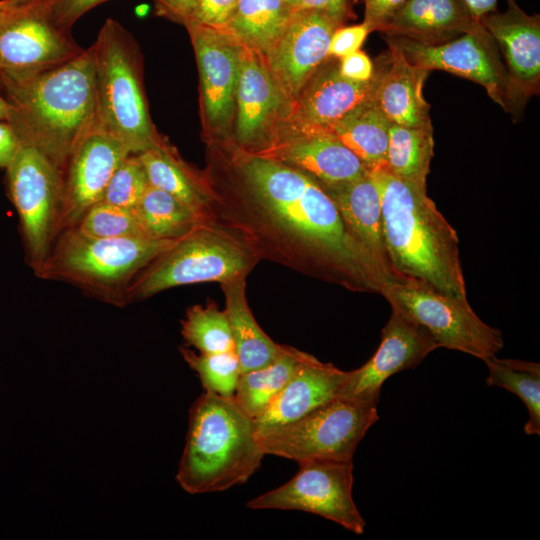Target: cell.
Listing matches in <instances>:
<instances>
[{
    "label": "cell",
    "instance_id": "1",
    "mask_svg": "<svg viewBox=\"0 0 540 540\" xmlns=\"http://www.w3.org/2000/svg\"><path fill=\"white\" fill-rule=\"evenodd\" d=\"M232 165L241 190L215 193L214 222L259 257L351 291L379 293L390 279L353 237L310 175L240 148Z\"/></svg>",
    "mask_w": 540,
    "mask_h": 540
},
{
    "label": "cell",
    "instance_id": "2",
    "mask_svg": "<svg viewBox=\"0 0 540 540\" xmlns=\"http://www.w3.org/2000/svg\"><path fill=\"white\" fill-rule=\"evenodd\" d=\"M0 93L22 144L42 152L63 175L74 148L98 125L93 45L45 70L0 74Z\"/></svg>",
    "mask_w": 540,
    "mask_h": 540
},
{
    "label": "cell",
    "instance_id": "3",
    "mask_svg": "<svg viewBox=\"0 0 540 540\" xmlns=\"http://www.w3.org/2000/svg\"><path fill=\"white\" fill-rule=\"evenodd\" d=\"M368 171L380 195L384 240L394 273L451 297L467 298L458 235L426 189L384 168Z\"/></svg>",
    "mask_w": 540,
    "mask_h": 540
},
{
    "label": "cell",
    "instance_id": "4",
    "mask_svg": "<svg viewBox=\"0 0 540 540\" xmlns=\"http://www.w3.org/2000/svg\"><path fill=\"white\" fill-rule=\"evenodd\" d=\"M264 456L254 419L234 396L204 391L189 409L176 479L190 494L224 491L245 483Z\"/></svg>",
    "mask_w": 540,
    "mask_h": 540
},
{
    "label": "cell",
    "instance_id": "5",
    "mask_svg": "<svg viewBox=\"0 0 540 540\" xmlns=\"http://www.w3.org/2000/svg\"><path fill=\"white\" fill-rule=\"evenodd\" d=\"M175 241L94 238L71 227L58 234L35 274L73 284L108 302L125 304L124 294L133 279Z\"/></svg>",
    "mask_w": 540,
    "mask_h": 540
},
{
    "label": "cell",
    "instance_id": "6",
    "mask_svg": "<svg viewBox=\"0 0 540 540\" xmlns=\"http://www.w3.org/2000/svg\"><path fill=\"white\" fill-rule=\"evenodd\" d=\"M98 126L116 137L131 154L160 144L150 119L142 85L141 59L128 31L106 19L93 44Z\"/></svg>",
    "mask_w": 540,
    "mask_h": 540
},
{
    "label": "cell",
    "instance_id": "7",
    "mask_svg": "<svg viewBox=\"0 0 540 540\" xmlns=\"http://www.w3.org/2000/svg\"><path fill=\"white\" fill-rule=\"evenodd\" d=\"M240 238L214 221L179 238L133 279L124 301H141L170 288L203 282L222 283L247 276L259 261Z\"/></svg>",
    "mask_w": 540,
    "mask_h": 540
},
{
    "label": "cell",
    "instance_id": "8",
    "mask_svg": "<svg viewBox=\"0 0 540 540\" xmlns=\"http://www.w3.org/2000/svg\"><path fill=\"white\" fill-rule=\"evenodd\" d=\"M379 419L377 405L336 397L302 417L256 429L265 455L296 461H351L368 429Z\"/></svg>",
    "mask_w": 540,
    "mask_h": 540
},
{
    "label": "cell",
    "instance_id": "9",
    "mask_svg": "<svg viewBox=\"0 0 540 540\" xmlns=\"http://www.w3.org/2000/svg\"><path fill=\"white\" fill-rule=\"evenodd\" d=\"M380 294L392 309L426 328L440 347L485 360L504 346L501 331L483 322L467 298L451 297L408 278L387 281Z\"/></svg>",
    "mask_w": 540,
    "mask_h": 540
},
{
    "label": "cell",
    "instance_id": "10",
    "mask_svg": "<svg viewBox=\"0 0 540 540\" xmlns=\"http://www.w3.org/2000/svg\"><path fill=\"white\" fill-rule=\"evenodd\" d=\"M5 170L26 261L36 273L59 234L62 173L42 152L28 144L21 145Z\"/></svg>",
    "mask_w": 540,
    "mask_h": 540
},
{
    "label": "cell",
    "instance_id": "11",
    "mask_svg": "<svg viewBox=\"0 0 540 540\" xmlns=\"http://www.w3.org/2000/svg\"><path fill=\"white\" fill-rule=\"evenodd\" d=\"M389 37V36H387ZM413 64L473 81L502 109L519 117L526 101L514 86L494 39L479 22L461 36L438 45L390 37Z\"/></svg>",
    "mask_w": 540,
    "mask_h": 540
},
{
    "label": "cell",
    "instance_id": "12",
    "mask_svg": "<svg viewBox=\"0 0 540 540\" xmlns=\"http://www.w3.org/2000/svg\"><path fill=\"white\" fill-rule=\"evenodd\" d=\"M353 481L352 460L304 462L288 482L251 499L247 507L313 513L361 535L365 521L353 500Z\"/></svg>",
    "mask_w": 540,
    "mask_h": 540
},
{
    "label": "cell",
    "instance_id": "13",
    "mask_svg": "<svg viewBox=\"0 0 540 540\" xmlns=\"http://www.w3.org/2000/svg\"><path fill=\"white\" fill-rule=\"evenodd\" d=\"M83 50L52 22L40 1L15 8L0 4V74L45 70Z\"/></svg>",
    "mask_w": 540,
    "mask_h": 540
},
{
    "label": "cell",
    "instance_id": "14",
    "mask_svg": "<svg viewBox=\"0 0 540 540\" xmlns=\"http://www.w3.org/2000/svg\"><path fill=\"white\" fill-rule=\"evenodd\" d=\"M344 21L324 11H295L277 41L263 56L291 106L313 74L330 58L331 36Z\"/></svg>",
    "mask_w": 540,
    "mask_h": 540
},
{
    "label": "cell",
    "instance_id": "15",
    "mask_svg": "<svg viewBox=\"0 0 540 540\" xmlns=\"http://www.w3.org/2000/svg\"><path fill=\"white\" fill-rule=\"evenodd\" d=\"M439 347L426 328L392 309L381 331L378 349L364 365L348 371L338 397L377 405L386 379L397 372L415 368Z\"/></svg>",
    "mask_w": 540,
    "mask_h": 540
},
{
    "label": "cell",
    "instance_id": "16",
    "mask_svg": "<svg viewBox=\"0 0 540 540\" xmlns=\"http://www.w3.org/2000/svg\"><path fill=\"white\" fill-rule=\"evenodd\" d=\"M185 26L196 54L207 123L214 134L226 137L234 124L243 46L225 29Z\"/></svg>",
    "mask_w": 540,
    "mask_h": 540
},
{
    "label": "cell",
    "instance_id": "17",
    "mask_svg": "<svg viewBox=\"0 0 540 540\" xmlns=\"http://www.w3.org/2000/svg\"><path fill=\"white\" fill-rule=\"evenodd\" d=\"M130 154L116 137L98 125L84 136L62 175L59 233L74 227L91 206L102 201L110 178Z\"/></svg>",
    "mask_w": 540,
    "mask_h": 540
},
{
    "label": "cell",
    "instance_id": "18",
    "mask_svg": "<svg viewBox=\"0 0 540 540\" xmlns=\"http://www.w3.org/2000/svg\"><path fill=\"white\" fill-rule=\"evenodd\" d=\"M290 111L263 55L243 46L233 126L238 148L255 152L265 146Z\"/></svg>",
    "mask_w": 540,
    "mask_h": 540
},
{
    "label": "cell",
    "instance_id": "19",
    "mask_svg": "<svg viewBox=\"0 0 540 540\" xmlns=\"http://www.w3.org/2000/svg\"><path fill=\"white\" fill-rule=\"evenodd\" d=\"M249 153L298 169L322 184L351 181L368 172L327 128L280 126L265 146Z\"/></svg>",
    "mask_w": 540,
    "mask_h": 540
},
{
    "label": "cell",
    "instance_id": "20",
    "mask_svg": "<svg viewBox=\"0 0 540 540\" xmlns=\"http://www.w3.org/2000/svg\"><path fill=\"white\" fill-rule=\"evenodd\" d=\"M376 83V69L369 81H353L340 74L339 62L326 60L304 86L281 126L328 128L359 104L373 99Z\"/></svg>",
    "mask_w": 540,
    "mask_h": 540
},
{
    "label": "cell",
    "instance_id": "21",
    "mask_svg": "<svg viewBox=\"0 0 540 540\" xmlns=\"http://www.w3.org/2000/svg\"><path fill=\"white\" fill-rule=\"evenodd\" d=\"M480 23L494 39L506 70L527 102L540 89V16L529 15L516 0H507L504 12H492Z\"/></svg>",
    "mask_w": 540,
    "mask_h": 540
},
{
    "label": "cell",
    "instance_id": "22",
    "mask_svg": "<svg viewBox=\"0 0 540 540\" xmlns=\"http://www.w3.org/2000/svg\"><path fill=\"white\" fill-rule=\"evenodd\" d=\"M388 53L377 70L374 100L392 124L432 126L430 104L423 87L430 70L411 63L402 49L385 36Z\"/></svg>",
    "mask_w": 540,
    "mask_h": 540
},
{
    "label": "cell",
    "instance_id": "23",
    "mask_svg": "<svg viewBox=\"0 0 540 540\" xmlns=\"http://www.w3.org/2000/svg\"><path fill=\"white\" fill-rule=\"evenodd\" d=\"M319 185L335 204L353 237L373 257L386 276L390 280L402 279L394 273L388 258L380 195L369 171L351 181Z\"/></svg>",
    "mask_w": 540,
    "mask_h": 540
},
{
    "label": "cell",
    "instance_id": "24",
    "mask_svg": "<svg viewBox=\"0 0 540 540\" xmlns=\"http://www.w3.org/2000/svg\"><path fill=\"white\" fill-rule=\"evenodd\" d=\"M347 374L307 354L282 391L254 420L256 429L296 420L338 397Z\"/></svg>",
    "mask_w": 540,
    "mask_h": 540
},
{
    "label": "cell",
    "instance_id": "25",
    "mask_svg": "<svg viewBox=\"0 0 540 540\" xmlns=\"http://www.w3.org/2000/svg\"><path fill=\"white\" fill-rule=\"evenodd\" d=\"M479 22L463 0H407L382 33L438 45L470 31Z\"/></svg>",
    "mask_w": 540,
    "mask_h": 540
},
{
    "label": "cell",
    "instance_id": "26",
    "mask_svg": "<svg viewBox=\"0 0 540 540\" xmlns=\"http://www.w3.org/2000/svg\"><path fill=\"white\" fill-rule=\"evenodd\" d=\"M149 184L184 203L193 211L212 219L214 199L210 181L194 171L164 140L139 154Z\"/></svg>",
    "mask_w": 540,
    "mask_h": 540
},
{
    "label": "cell",
    "instance_id": "27",
    "mask_svg": "<svg viewBox=\"0 0 540 540\" xmlns=\"http://www.w3.org/2000/svg\"><path fill=\"white\" fill-rule=\"evenodd\" d=\"M246 277L220 283L241 373L268 365L282 349V345L262 330L252 314L246 296Z\"/></svg>",
    "mask_w": 540,
    "mask_h": 540
},
{
    "label": "cell",
    "instance_id": "28",
    "mask_svg": "<svg viewBox=\"0 0 540 540\" xmlns=\"http://www.w3.org/2000/svg\"><path fill=\"white\" fill-rule=\"evenodd\" d=\"M392 123L374 98L344 115L327 129L351 150L368 170L385 168Z\"/></svg>",
    "mask_w": 540,
    "mask_h": 540
},
{
    "label": "cell",
    "instance_id": "29",
    "mask_svg": "<svg viewBox=\"0 0 540 540\" xmlns=\"http://www.w3.org/2000/svg\"><path fill=\"white\" fill-rule=\"evenodd\" d=\"M292 13L286 0H238L225 30L242 46L264 56Z\"/></svg>",
    "mask_w": 540,
    "mask_h": 540
},
{
    "label": "cell",
    "instance_id": "30",
    "mask_svg": "<svg viewBox=\"0 0 540 540\" xmlns=\"http://www.w3.org/2000/svg\"><path fill=\"white\" fill-rule=\"evenodd\" d=\"M307 354L282 345L280 353L271 363L240 374L234 393L236 402L255 420L282 391Z\"/></svg>",
    "mask_w": 540,
    "mask_h": 540
},
{
    "label": "cell",
    "instance_id": "31",
    "mask_svg": "<svg viewBox=\"0 0 540 540\" xmlns=\"http://www.w3.org/2000/svg\"><path fill=\"white\" fill-rule=\"evenodd\" d=\"M434 156L433 127L392 124L389 129L386 169L395 177L426 189Z\"/></svg>",
    "mask_w": 540,
    "mask_h": 540
},
{
    "label": "cell",
    "instance_id": "32",
    "mask_svg": "<svg viewBox=\"0 0 540 540\" xmlns=\"http://www.w3.org/2000/svg\"><path fill=\"white\" fill-rule=\"evenodd\" d=\"M133 210L145 234L155 239L177 240L198 225L213 221L151 185Z\"/></svg>",
    "mask_w": 540,
    "mask_h": 540
},
{
    "label": "cell",
    "instance_id": "33",
    "mask_svg": "<svg viewBox=\"0 0 540 540\" xmlns=\"http://www.w3.org/2000/svg\"><path fill=\"white\" fill-rule=\"evenodd\" d=\"M488 367L486 383L517 395L528 410L524 426L527 435L540 434V365L518 359H499L496 355L483 360Z\"/></svg>",
    "mask_w": 540,
    "mask_h": 540
},
{
    "label": "cell",
    "instance_id": "34",
    "mask_svg": "<svg viewBox=\"0 0 540 540\" xmlns=\"http://www.w3.org/2000/svg\"><path fill=\"white\" fill-rule=\"evenodd\" d=\"M181 334L188 346L199 353L234 351V342L225 310L210 301L190 307L181 321Z\"/></svg>",
    "mask_w": 540,
    "mask_h": 540
},
{
    "label": "cell",
    "instance_id": "35",
    "mask_svg": "<svg viewBox=\"0 0 540 540\" xmlns=\"http://www.w3.org/2000/svg\"><path fill=\"white\" fill-rule=\"evenodd\" d=\"M181 355L201 381L204 391L233 397L241 374L234 351L223 353H195L188 347L180 348Z\"/></svg>",
    "mask_w": 540,
    "mask_h": 540
},
{
    "label": "cell",
    "instance_id": "36",
    "mask_svg": "<svg viewBox=\"0 0 540 540\" xmlns=\"http://www.w3.org/2000/svg\"><path fill=\"white\" fill-rule=\"evenodd\" d=\"M74 228L94 238L148 237L133 209L104 201L91 206Z\"/></svg>",
    "mask_w": 540,
    "mask_h": 540
},
{
    "label": "cell",
    "instance_id": "37",
    "mask_svg": "<svg viewBox=\"0 0 540 540\" xmlns=\"http://www.w3.org/2000/svg\"><path fill=\"white\" fill-rule=\"evenodd\" d=\"M149 185L145 169L137 154H130L110 178L102 201L133 209Z\"/></svg>",
    "mask_w": 540,
    "mask_h": 540
},
{
    "label": "cell",
    "instance_id": "38",
    "mask_svg": "<svg viewBox=\"0 0 540 540\" xmlns=\"http://www.w3.org/2000/svg\"><path fill=\"white\" fill-rule=\"evenodd\" d=\"M238 0H197V3L184 24H198L206 27L225 29Z\"/></svg>",
    "mask_w": 540,
    "mask_h": 540
},
{
    "label": "cell",
    "instance_id": "39",
    "mask_svg": "<svg viewBox=\"0 0 540 540\" xmlns=\"http://www.w3.org/2000/svg\"><path fill=\"white\" fill-rule=\"evenodd\" d=\"M45 8L52 22L64 31L86 12L107 0H38Z\"/></svg>",
    "mask_w": 540,
    "mask_h": 540
},
{
    "label": "cell",
    "instance_id": "40",
    "mask_svg": "<svg viewBox=\"0 0 540 540\" xmlns=\"http://www.w3.org/2000/svg\"><path fill=\"white\" fill-rule=\"evenodd\" d=\"M370 33L365 23L338 27L331 36L329 57L342 58L358 51Z\"/></svg>",
    "mask_w": 540,
    "mask_h": 540
},
{
    "label": "cell",
    "instance_id": "41",
    "mask_svg": "<svg viewBox=\"0 0 540 540\" xmlns=\"http://www.w3.org/2000/svg\"><path fill=\"white\" fill-rule=\"evenodd\" d=\"M407 0H364V21L370 32H383Z\"/></svg>",
    "mask_w": 540,
    "mask_h": 540
},
{
    "label": "cell",
    "instance_id": "42",
    "mask_svg": "<svg viewBox=\"0 0 540 540\" xmlns=\"http://www.w3.org/2000/svg\"><path fill=\"white\" fill-rule=\"evenodd\" d=\"M339 72L347 79L366 82L373 77L375 69L368 55L358 50L340 58Z\"/></svg>",
    "mask_w": 540,
    "mask_h": 540
},
{
    "label": "cell",
    "instance_id": "43",
    "mask_svg": "<svg viewBox=\"0 0 540 540\" xmlns=\"http://www.w3.org/2000/svg\"><path fill=\"white\" fill-rule=\"evenodd\" d=\"M292 12L300 10H319L346 19L348 0H286Z\"/></svg>",
    "mask_w": 540,
    "mask_h": 540
},
{
    "label": "cell",
    "instance_id": "44",
    "mask_svg": "<svg viewBox=\"0 0 540 540\" xmlns=\"http://www.w3.org/2000/svg\"><path fill=\"white\" fill-rule=\"evenodd\" d=\"M22 142L7 121H0V169H6L16 157Z\"/></svg>",
    "mask_w": 540,
    "mask_h": 540
},
{
    "label": "cell",
    "instance_id": "45",
    "mask_svg": "<svg viewBox=\"0 0 540 540\" xmlns=\"http://www.w3.org/2000/svg\"><path fill=\"white\" fill-rule=\"evenodd\" d=\"M157 10L160 14L169 17L172 20L185 24L197 0H155Z\"/></svg>",
    "mask_w": 540,
    "mask_h": 540
},
{
    "label": "cell",
    "instance_id": "46",
    "mask_svg": "<svg viewBox=\"0 0 540 540\" xmlns=\"http://www.w3.org/2000/svg\"><path fill=\"white\" fill-rule=\"evenodd\" d=\"M471 16L480 21L485 15L495 12L498 0H463Z\"/></svg>",
    "mask_w": 540,
    "mask_h": 540
},
{
    "label": "cell",
    "instance_id": "47",
    "mask_svg": "<svg viewBox=\"0 0 540 540\" xmlns=\"http://www.w3.org/2000/svg\"><path fill=\"white\" fill-rule=\"evenodd\" d=\"M38 0H0V4L7 8L21 7L32 4Z\"/></svg>",
    "mask_w": 540,
    "mask_h": 540
},
{
    "label": "cell",
    "instance_id": "48",
    "mask_svg": "<svg viewBox=\"0 0 540 540\" xmlns=\"http://www.w3.org/2000/svg\"><path fill=\"white\" fill-rule=\"evenodd\" d=\"M8 119V104L0 93V121Z\"/></svg>",
    "mask_w": 540,
    "mask_h": 540
}]
</instances>
